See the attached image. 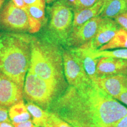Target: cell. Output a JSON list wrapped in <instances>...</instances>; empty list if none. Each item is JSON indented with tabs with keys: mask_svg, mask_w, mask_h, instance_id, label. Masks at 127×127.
I'll use <instances>...</instances> for the list:
<instances>
[{
	"mask_svg": "<svg viewBox=\"0 0 127 127\" xmlns=\"http://www.w3.org/2000/svg\"><path fill=\"white\" fill-rule=\"evenodd\" d=\"M106 127H127V115Z\"/></svg>",
	"mask_w": 127,
	"mask_h": 127,
	"instance_id": "cell-26",
	"label": "cell"
},
{
	"mask_svg": "<svg viewBox=\"0 0 127 127\" xmlns=\"http://www.w3.org/2000/svg\"><path fill=\"white\" fill-rule=\"evenodd\" d=\"M126 75L96 77L92 80L96 86L114 99L118 100L125 88Z\"/></svg>",
	"mask_w": 127,
	"mask_h": 127,
	"instance_id": "cell-11",
	"label": "cell"
},
{
	"mask_svg": "<svg viewBox=\"0 0 127 127\" xmlns=\"http://www.w3.org/2000/svg\"><path fill=\"white\" fill-rule=\"evenodd\" d=\"M121 27L127 31V12L123 13L114 18Z\"/></svg>",
	"mask_w": 127,
	"mask_h": 127,
	"instance_id": "cell-24",
	"label": "cell"
},
{
	"mask_svg": "<svg viewBox=\"0 0 127 127\" xmlns=\"http://www.w3.org/2000/svg\"><path fill=\"white\" fill-rule=\"evenodd\" d=\"M48 123L54 127H74L51 112H50Z\"/></svg>",
	"mask_w": 127,
	"mask_h": 127,
	"instance_id": "cell-21",
	"label": "cell"
},
{
	"mask_svg": "<svg viewBox=\"0 0 127 127\" xmlns=\"http://www.w3.org/2000/svg\"><path fill=\"white\" fill-rule=\"evenodd\" d=\"M127 12V0H107L104 11L100 15L102 18H114Z\"/></svg>",
	"mask_w": 127,
	"mask_h": 127,
	"instance_id": "cell-16",
	"label": "cell"
},
{
	"mask_svg": "<svg viewBox=\"0 0 127 127\" xmlns=\"http://www.w3.org/2000/svg\"><path fill=\"white\" fill-rule=\"evenodd\" d=\"M107 0H98L94 5L88 8L75 10L72 9L74 12L72 28L80 26L94 17L100 16L104 11Z\"/></svg>",
	"mask_w": 127,
	"mask_h": 127,
	"instance_id": "cell-14",
	"label": "cell"
},
{
	"mask_svg": "<svg viewBox=\"0 0 127 127\" xmlns=\"http://www.w3.org/2000/svg\"><path fill=\"white\" fill-rule=\"evenodd\" d=\"M61 94L54 84L28 71L23 88V97L27 102L34 103L49 111L52 102Z\"/></svg>",
	"mask_w": 127,
	"mask_h": 127,
	"instance_id": "cell-4",
	"label": "cell"
},
{
	"mask_svg": "<svg viewBox=\"0 0 127 127\" xmlns=\"http://www.w3.org/2000/svg\"><path fill=\"white\" fill-rule=\"evenodd\" d=\"M68 4L71 6L72 9H74L75 7L76 4H77V0H67Z\"/></svg>",
	"mask_w": 127,
	"mask_h": 127,
	"instance_id": "cell-32",
	"label": "cell"
},
{
	"mask_svg": "<svg viewBox=\"0 0 127 127\" xmlns=\"http://www.w3.org/2000/svg\"><path fill=\"white\" fill-rule=\"evenodd\" d=\"M31 54L28 71L51 82L63 93L68 85L64 73L63 48L50 38L31 36Z\"/></svg>",
	"mask_w": 127,
	"mask_h": 127,
	"instance_id": "cell-2",
	"label": "cell"
},
{
	"mask_svg": "<svg viewBox=\"0 0 127 127\" xmlns=\"http://www.w3.org/2000/svg\"><path fill=\"white\" fill-rule=\"evenodd\" d=\"M5 0H0V11L2 9L3 5H4L5 2Z\"/></svg>",
	"mask_w": 127,
	"mask_h": 127,
	"instance_id": "cell-33",
	"label": "cell"
},
{
	"mask_svg": "<svg viewBox=\"0 0 127 127\" xmlns=\"http://www.w3.org/2000/svg\"><path fill=\"white\" fill-rule=\"evenodd\" d=\"M0 29L15 32L29 31L30 25L26 10L17 7L9 1L0 11Z\"/></svg>",
	"mask_w": 127,
	"mask_h": 127,
	"instance_id": "cell-7",
	"label": "cell"
},
{
	"mask_svg": "<svg viewBox=\"0 0 127 127\" xmlns=\"http://www.w3.org/2000/svg\"><path fill=\"white\" fill-rule=\"evenodd\" d=\"M70 49L75 52L81 60L85 70L91 81L97 77L96 74V68L99 58H94L91 55V50L94 49L92 40L80 47L70 48Z\"/></svg>",
	"mask_w": 127,
	"mask_h": 127,
	"instance_id": "cell-13",
	"label": "cell"
},
{
	"mask_svg": "<svg viewBox=\"0 0 127 127\" xmlns=\"http://www.w3.org/2000/svg\"><path fill=\"white\" fill-rule=\"evenodd\" d=\"M23 98V88L0 71V105L9 108Z\"/></svg>",
	"mask_w": 127,
	"mask_h": 127,
	"instance_id": "cell-9",
	"label": "cell"
},
{
	"mask_svg": "<svg viewBox=\"0 0 127 127\" xmlns=\"http://www.w3.org/2000/svg\"><path fill=\"white\" fill-rule=\"evenodd\" d=\"M3 35L2 34H0V38H1V37H2V36Z\"/></svg>",
	"mask_w": 127,
	"mask_h": 127,
	"instance_id": "cell-36",
	"label": "cell"
},
{
	"mask_svg": "<svg viewBox=\"0 0 127 127\" xmlns=\"http://www.w3.org/2000/svg\"><path fill=\"white\" fill-rule=\"evenodd\" d=\"M56 1H57V0H46V3H47L48 4H50Z\"/></svg>",
	"mask_w": 127,
	"mask_h": 127,
	"instance_id": "cell-34",
	"label": "cell"
},
{
	"mask_svg": "<svg viewBox=\"0 0 127 127\" xmlns=\"http://www.w3.org/2000/svg\"><path fill=\"white\" fill-rule=\"evenodd\" d=\"M49 111L74 127H106L127 115V107L93 82L68 86Z\"/></svg>",
	"mask_w": 127,
	"mask_h": 127,
	"instance_id": "cell-1",
	"label": "cell"
},
{
	"mask_svg": "<svg viewBox=\"0 0 127 127\" xmlns=\"http://www.w3.org/2000/svg\"><path fill=\"white\" fill-rule=\"evenodd\" d=\"M27 109L32 117V121L38 127H44L48 123L50 111L42 109L39 106L31 102L25 104Z\"/></svg>",
	"mask_w": 127,
	"mask_h": 127,
	"instance_id": "cell-17",
	"label": "cell"
},
{
	"mask_svg": "<svg viewBox=\"0 0 127 127\" xmlns=\"http://www.w3.org/2000/svg\"><path fill=\"white\" fill-rule=\"evenodd\" d=\"M127 48V31L121 27L114 37L108 43L102 45L99 51L111 50L115 49Z\"/></svg>",
	"mask_w": 127,
	"mask_h": 127,
	"instance_id": "cell-18",
	"label": "cell"
},
{
	"mask_svg": "<svg viewBox=\"0 0 127 127\" xmlns=\"http://www.w3.org/2000/svg\"><path fill=\"white\" fill-rule=\"evenodd\" d=\"M14 127H38L32 121V120H30L23 123H18V124H12Z\"/></svg>",
	"mask_w": 127,
	"mask_h": 127,
	"instance_id": "cell-29",
	"label": "cell"
},
{
	"mask_svg": "<svg viewBox=\"0 0 127 127\" xmlns=\"http://www.w3.org/2000/svg\"><path fill=\"white\" fill-rule=\"evenodd\" d=\"M118 101L127 105V75H126V81H125L124 90L121 93V94L120 95V97L118 98Z\"/></svg>",
	"mask_w": 127,
	"mask_h": 127,
	"instance_id": "cell-28",
	"label": "cell"
},
{
	"mask_svg": "<svg viewBox=\"0 0 127 127\" xmlns=\"http://www.w3.org/2000/svg\"><path fill=\"white\" fill-rule=\"evenodd\" d=\"M26 10V9H25ZM27 11V10H26ZM28 14V21H29V25H30V29H29V33L30 34H35V33L38 32L39 30H40L41 27H42V24L38 20H36L32 17L28 12L27 11Z\"/></svg>",
	"mask_w": 127,
	"mask_h": 127,
	"instance_id": "cell-22",
	"label": "cell"
},
{
	"mask_svg": "<svg viewBox=\"0 0 127 127\" xmlns=\"http://www.w3.org/2000/svg\"><path fill=\"white\" fill-rule=\"evenodd\" d=\"M26 10L28 13L32 17L38 20L41 23H43L45 21V7L44 6L32 5L26 7Z\"/></svg>",
	"mask_w": 127,
	"mask_h": 127,
	"instance_id": "cell-20",
	"label": "cell"
},
{
	"mask_svg": "<svg viewBox=\"0 0 127 127\" xmlns=\"http://www.w3.org/2000/svg\"><path fill=\"white\" fill-rule=\"evenodd\" d=\"M8 116L12 124L23 123L31 120V114L27 109L23 99H21L9 108Z\"/></svg>",
	"mask_w": 127,
	"mask_h": 127,
	"instance_id": "cell-15",
	"label": "cell"
},
{
	"mask_svg": "<svg viewBox=\"0 0 127 127\" xmlns=\"http://www.w3.org/2000/svg\"><path fill=\"white\" fill-rule=\"evenodd\" d=\"M64 73L69 86L77 88L88 86L93 81L87 74L81 60L71 50L63 49Z\"/></svg>",
	"mask_w": 127,
	"mask_h": 127,
	"instance_id": "cell-6",
	"label": "cell"
},
{
	"mask_svg": "<svg viewBox=\"0 0 127 127\" xmlns=\"http://www.w3.org/2000/svg\"><path fill=\"white\" fill-rule=\"evenodd\" d=\"M120 28V25L114 19L104 18L92 40L94 48L98 50L102 45L108 43Z\"/></svg>",
	"mask_w": 127,
	"mask_h": 127,
	"instance_id": "cell-12",
	"label": "cell"
},
{
	"mask_svg": "<svg viewBox=\"0 0 127 127\" xmlns=\"http://www.w3.org/2000/svg\"><path fill=\"white\" fill-rule=\"evenodd\" d=\"M98 0H77L75 7L72 9L81 10L86 9L94 5Z\"/></svg>",
	"mask_w": 127,
	"mask_h": 127,
	"instance_id": "cell-23",
	"label": "cell"
},
{
	"mask_svg": "<svg viewBox=\"0 0 127 127\" xmlns=\"http://www.w3.org/2000/svg\"><path fill=\"white\" fill-rule=\"evenodd\" d=\"M26 7L32 5L44 6L45 7L46 0H24Z\"/></svg>",
	"mask_w": 127,
	"mask_h": 127,
	"instance_id": "cell-27",
	"label": "cell"
},
{
	"mask_svg": "<svg viewBox=\"0 0 127 127\" xmlns=\"http://www.w3.org/2000/svg\"><path fill=\"white\" fill-rule=\"evenodd\" d=\"M11 123L9 118L8 109L4 106L0 105V123Z\"/></svg>",
	"mask_w": 127,
	"mask_h": 127,
	"instance_id": "cell-25",
	"label": "cell"
},
{
	"mask_svg": "<svg viewBox=\"0 0 127 127\" xmlns=\"http://www.w3.org/2000/svg\"><path fill=\"white\" fill-rule=\"evenodd\" d=\"M31 54L30 35L7 33L0 38V71L23 88Z\"/></svg>",
	"mask_w": 127,
	"mask_h": 127,
	"instance_id": "cell-3",
	"label": "cell"
},
{
	"mask_svg": "<svg viewBox=\"0 0 127 127\" xmlns=\"http://www.w3.org/2000/svg\"><path fill=\"white\" fill-rule=\"evenodd\" d=\"M11 1L17 7L23 9H25L26 8V5H25L24 0H11Z\"/></svg>",
	"mask_w": 127,
	"mask_h": 127,
	"instance_id": "cell-30",
	"label": "cell"
},
{
	"mask_svg": "<svg viewBox=\"0 0 127 127\" xmlns=\"http://www.w3.org/2000/svg\"></svg>",
	"mask_w": 127,
	"mask_h": 127,
	"instance_id": "cell-37",
	"label": "cell"
},
{
	"mask_svg": "<svg viewBox=\"0 0 127 127\" xmlns=\"http://www.w3.org/2000/svg\"><path fill=\"white\" fill-rule=\"evenodd\" d=\"M44 127H54L52 126L51 125H50L49 123H48V124H46Z\"/></svg>",
	"mask_w": 127,
	"mask_h": 127,
	"instance_id": "cell-35",
	"label": "cell"
},
{
	"mask_svg": "<svg viewBox=\"0 0 127 127\" xmlns=\"http://www.w3.org/2000/svg\"><path fill=\"white\" fill-rule=\"evenodd\" d=\"M50 22L48 31L50 38L65 45L72 30L74 12L67 0H57L49 8Z\"/></svg>",
	"mask_w": 127,
	"mask_h": 127,
	"instance_id": "cell-5",
	"label": "cell"
},
{
	"mask_svg": "<svg viewBox=\"0 0 127 127\" xmlns=\"http://www.w3.org/2000/svg\"><path fill=\"white\" fill-rule=\"evenodd\" d=\"M103 19L101 16H98L80 26L73 27L65 45L69 48H77L93 40Z\"/></svg>",
	"mask_w": 127,
	"mask_h": 127,
	"instance_id": "cell-8",
	"label": "cell"
},
{
	"mask_svg": "<svg viewBox=\"0 0 127 127\" xmlns=\"http://www.w3.org/2000/svg\"><path fill=\"white\" fill-rule=\"evenodd\" d=\"M96 74L98 77L127 75V60L101 57L96 65Z\"/></svg>",
	"mask_w": 127,
	"mask_h": 127,
	"instance_id": "cell-10",
	"label": "cell"
},
{
	"mask_svg": "<svg viewBox=\"0 0 127 127\" xmlns=\"http://www.w3.org/2000/svg\"><path fill=\"white\" fill-rule=\"evenodd\" d=\"M0 127H14V126L11 123L4 122V123H0Z\"/></svg>",
	"mask_w": 127,
	"mask_h": 127,
	"instance_id": "cell-31",
	"label": "cell"
},
{
	"mask_svg": "<svg viewBox=\"0 0 127 127\" xmlns=\"http://www.w3.org/2000/svg\"><path fill=\"white\" fill-rule=\"evenodd\" d=\"M91 53L92 56L94 58H99L101 57H107L127 60V48L115 49L113 50L105 51H99L92 49Z\"/></svg>",
	"mask_w": 127,
	"mask_h": 127,
	"instance_id": "cell-19",
	"label": "cell"
}]
</instances>
